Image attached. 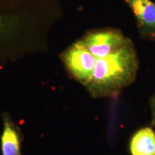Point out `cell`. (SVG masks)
Returning a JSON list of instances; mask_svg holds the SVG:
<instances>
[{
  "instance_id": "6da1fadb",
  "label": "cell",
  "mask_w": 155,
  "mask_h": 155,
  "mask_svg": "<svg viewBox=\"0 0 155 155\" xmlns=\"http://www.w3.org/2000/svg\"><path fill=\"white\" fill-rule=\"evenodd\" d=\"M138 68V57L131 41L114 53L97 59L87 90L94 98L118 94L134 82Z\"/></svg>"
},
{
  "instance_id": "7a4b0ae2",
  "label": "cell",
  "mask_w": 155,
  "mask_h": 155,
  "mask_svg": "<svg viewBox=\"0 0 155 155\" xmlns=\"http://www.w3.org/2000/svg\"><path fill=\"white\" fill-rule=\"evenodd\" d=\"M61 60L70 74L75 80L86 86L91 80L97 58L83 43L78 40L61 55Z\"/></svg>"
},
{
  "instance_id": "3957f363",
  "label": "cell",
  "mask_w": 155,
  "mask_h": 155,
  "mask_svg": "<svg viewBox=\"0 0 155 155\" xmlns=\"http://www.w3.org/2000/svg\"><path fill=\"white\" fill-rule=\"evenodd\" d=\"M81 40L90 53L97 59L107 57L131 41L117 29L92 31Z\"/></svg>"
},
{
  "instance_id": "277c9868",
  "label": "cell",
  "mask_w": 155,
  "mask_h": 155,
  "mask_svg": "<svg viewBox=\"0 0 155 155\" xmlns=\"http://www.w3.org/2000/svg\"><path fill=\"white\" fill-rule=\"evenodd\" d=\"M137 20L144 38L155 39V3L151 0H124Z\"/></svg>"
},
{
  "instance_id": "5b68a950",
  "label": "cell",
  "mask_w": 155,
  "mask_h": 155,
  "mask_svg": "<svg viewBox=\"0 0 155 155\" xmlns=\"http://www.w3.org/2000/svg\"><path fill=\"white\" fill-rule=\"evenodd\" d=\"M2 155H22V134L7 114L3 116V129L0 137Z\"/></svg>"
},
{
  "instance_id": "8992f818",
  "label": "cell",
  "mask_w": 155,
  "mask_h": 155,
  "mask_svg": "<svg viewBox=\"0 0 155 155\" xmlns=\"http://www.w3.org/2000/svg\"><path fill=\"white\" fill-rule=\"evenodd\" d=\"M131 155H155V133L152 128L139 129L130 141Z\"/></svg>"
},
{
  "instance_id": "52a82bcc",
  "label": "cell",
  "mask_w": 155,
  "mask_h": 155,
  "mask_svg": "<svg viewBox=\"0 0 155 155\" xmlns=\"http://www.w3.org/2000/svg\"><path fill=\"white\" fill-rule=\"evenodd\" d=\"M16 22L12 21L8 17L0 16V35L9 34L15 28Z\"/></svg>"
},
{
  "instance_id": "ba28073f",
  "label": "cell",
  "mask_w": 155,
  "mask_h": 155,
  "mask_svg": "<svg viewBox=\"0 0 155 155\" xmlns=\"http://www.w3.org/2000/svg\"><path fill=\"white\" fill-rule=\"evenodd\" d=\"M154 117H155V98H154Z\"/></svg>"
}]
</instances>
